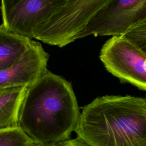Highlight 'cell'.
Masks as SVG:
<instances>
[{
	"label": "cell",
	"mask_w": 146,
	"mask_h": 146,
	"mask_svg": "<svg viewBox=\"0 0 146 146\" xmlns=\"http://www.w3.org/2000/svg\"><path fill=\"white\" fill-rule=\"evenodd\" d=\"M80 115L71 84L47 70L28 86L18 126L34 143L56 144L70 139Z\"/></svg>",
	"instance_id": "1"
},
{
	"label": "cell",
	"mask_w": 146,
	"mask_h": 146,
	"mask_svg": "<svg viewBox=\"0 0 146 146\" xmlns=\"http://www.w3.org/2000/svg\"><path fill=\"white\" fill-rule=\"evenodd\" d=\"M75 132L90 146H146V98L98 97L83 108Z\"/></svg>",
	"instance_id": "2"
},
{
	"label": "cell",
	"mask_w": 146,
	"mask_h": 146,
	"mask_svg": "<svg viewBox=\"0 0 146 146\" xmlns=\"http://www.w3.org/2000/svg\"><path fill=\"white\" fill-rule=\"evenodd\" d=\"M99 58L108 72L121 82L146 92V55L123 36L107 40Z\"/></svg>",
	"instance_id": "3"
},
{
	"label": "cell",
	"mask_w": 146,
	"mask_h": 146,
	"mask_svg": "<svg viewBox=\"0 0 146 146\" xmlns=\"http://www.w3.org/2000/svg\"><path fill=\"white\" fill-rule=\"evenodd\" d=\"M146 18V0H112L88 23L80 39L122 35Z\"/></svg>",
	"instance_id": "4"
},
{
	"label": "cell",
	"mask_w": 146,
	"mask_h": 146,
	"mask_svg": "<svg viewBox=\"0 0 146 146\" xmlns=\"http://www.w3.org/2000/svg\"><path fill=\"white\" fill-rule=\"evenodd\" d=\"M66 0H1L2 25L13 33L34 39L35 31Z\"/></svg>",
	"instance_id": "5"
},
{
	"label": "cell",
	"mask_w": 146,
	"mask_h": 146,
	"mask_svg": "<svg viewBox=\"0 0 146 146\" xmlns=\"http://www.w3.org/2000/svg\"><path fill=\"white\" fill-rule=\"evenodd\" d=\"M48 59L42 45L32 40L29 49L17 62L0 70V88L32 84L48 70Z\"/></svg>",
	"instance_id": "6"
},
{
	"label": "cell",
	"mask_w": 146,
	"mask_h": 146,
	"mask_svg": "<svg viewBox=\"0 0 146 146\" xmlns=\"http://www.w3.org/2000/svg\"><path fill=\"white\" fill-rule=\"evenodd\" d=\"M28 86L0 88V129L18 127L20 108Z\"/></svg>",
	"instance_id": "7"
},
{
	"label": "cell",
	"mask_w": 146,
	"mask_h": 146,
	"mask_svg": "<svg viewBox=\"0 0 146 146\" xmlns=\"http://www.w3.org/2000/svg\"><path fill=\"white\" fill-rule=\"evenodd\" d=\"M31 39L0 26V70L17 62L30 47Z\"/></svg>",
	"instance_id": "8"
},
{
	"label": "cell",
	"mask_w": 146,
	"mask_h": 146,
	"mask_svg": "<svg viewBox=\"0 0 146 146\" xmlns=\"http://www.w3.org/2000/svg\"><path fill=\"white\" fill-rule=\"evenodd\" d=\"M33 143L19 126L0 129V146H31Z\"/></svg>",
	"instance_id": "9"
},
{
	"label": "cell",
	"mask_w": 146,
	"mask_h": 146,
	"mask_svg": "<svg viewBox=\"0 0 146 146\" xmlns=\"http://www.w3.org/2000/svg\"><path fill=\"white\" fill-rule=\"evenodd\" d=\"M122 36L146 55V18L128 29Z\"/></svg>",
	"instance_id": "10"
},
{
	"label": "cell",
	"mask_w": 146,
	"mask_h": 146,
	"mask_svg": "<svg viewBox=\"0 0 146 146\" xmlns=\"http://www.w3.org/2000/svg\"><path fill=\"white\" fill-rule=\"evenodd\" d=\"M58 146H90L79 137L69 139L57 144Z\"/></svg>",
	"instance_id": "11"
},
{
	"label": "cell",
	"mask_w": 146,
	"mask_h": 146,
	"mask_svg": "<svg viewBox=\"0 0 146 146\" xmlns=\"http://www.w3.org/2000/svg\"><path fill=\"white\" fill-rule=\"evenodd\" d=\"M31 146H58L57 144H39V143H33Z\"/></svg>",
	"instance_id": "12"
}]
</instances>
